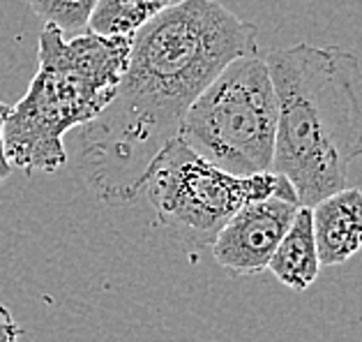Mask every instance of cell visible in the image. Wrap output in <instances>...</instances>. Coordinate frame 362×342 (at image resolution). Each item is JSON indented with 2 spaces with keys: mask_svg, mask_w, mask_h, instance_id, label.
<instances>
[{
  "mask_svg": "<svg viewBox=\"0 0 362 342\" xmlns=\"http://www.w3.org/2000/svg\"><path fill=\"white\" fill-rule=\"evenodd\" d=\"M259 28L215 0H180L132 38L107 109L81 125V160L95 195L125 204L157 151L178 137L189 104L238 58L254 56Z\"/></svg>",
  "mask_w": 362,
  "mask_h": 342,
  "instance_id": "6da1fadb",
  "label": "cell"
},
{
  "mask_svg": "<svg viewBox=\"0 0 362 342\" xmlns=\"http://www.w3.org/2000/svg\"><path fill=\"white\" fill-rule=\"evenodd\" d=\"M277 100L272 173L312 208L346 186L362 157V65L341 47L298 42L266 56Z\"/></svg>",
  "mask_w": 362,
  "mask_h": 342,
  "instance_id": "7a4b0ae2",
  "label": "cell"
},
{
  "mask_svg": "<svg viewBox=\"0 0 362 342\" xmlns=\"http://www.w3.org/2000/svg\"><path fill=\"white\" fill-rule=\"evenodd\" d=\"M132 38L90 30L65 35L51 23L40 33V67L25 95L10 107L3 142L12 166L56 173L67 162L65 135L111 104L125 74Z\"/></svg>",
  "mask_w": 362,
  "mask_h": 342,
  "instance_id": "3957f363",
  "label": "cell"
},
{
  "mask_svg": "<svg viewBox=\"0 0 362 342\" xmlns=\"http://www.w3.org/2000/svg\"><path fill=\"white\" fill-rule=\"evenodd\" d=\"M277 100L266 58L228 63L185 111L178 139L233 176L272 171Z\"/></svg>",
  "mask_w": 362,
  "mask_h": 342,
  "instance_id": "277c9868",
  "label": "cell"
},
{
  "mask_svg": "<svg viewBox=\"0 0 362 342\" xmlns=\"http://www.w3.org/2000/svg\"><path fill=\"white\" fill-rule=\"evenodd\" d=\"M141 192L150 199L157 220L197 248L213 245L231 215L250 201L272 195L298 201L291 183L279 173L233 176L203 160L178 137L169 139L150 160L139 178Z\"/></svg>",
  "mask_w": 362,
  "mask_h": 342,
  "instance_id": "5b68a950",
  "label": "cell"
},
{
  "mask_svg": "<svg viewBox=\"0 0 362 342\" xmlns=\"http://www.w3.org/2000/svg\"><path fill=\"white\" fill-rule=\"evenodd\" d=\"M298 208L296 199L281 195L245 204L210 245L215 261L233 275H256L268 270L272 252L288 232Z\"/></svg>",
  "mask_w": 362,
  "mask_h": 342,
  "instance_id": "8992f818",
  "label": "cell"
},
{
  "mask_svg": "<svg viewBox=\"0 0 362 342\" xmlns=\"http://www.w3.org/2000/svg\"><path fill=\"white\" fill-rule=\"evenodd\" d=\"M321 266H339L362 250V190L344 188L312 206Z\"/></svg>",
  "mask_w": 362,
  "mask_h": 342,
  "instance_id": "52a82bcc",
  "label": "cell"
},
{
  "mask_svg": "<svg viewBox=\"0 0 362 342\" xmlns=\"http://www.w3.org/2000/svg\"><path fill=\"white\" fill-rule=\"evenodd\" d=\"M268 270L281 285L293 289V292H305L319 278L321 261L314 241L312 208L307 206L298 208L288 232L279 241L277 250L272 252V257L268 261Z\"/></svg>",
  "mask_w": 362,
  "mask_h": 342,
  "instance_id": "ba28073f",
  "label": "cell"
},
{
  "mask_svg": "<svg viewBox=\"0 0 362 342\" xmlns=\"http://www.w3.org/2000/svg\"><path fill=\"white\" fill-rule=\"evenodd\" d=\"M171 0H97L86 28L104 38H134Z\"/></svg>",
  "mask_w": 362,
  "mask_h": 342,
  "instance_id": "9c48e42d",
  "label": "cell"
},
{
  "mask_svg": "<svg viewBox=\"0 0 362 342\" xmlns=\"http://www.w3.org/2000/svg\"><path fill=\"white\" fill-rule=\"evenodd\" d=\"M28 5L44 23L56 25L65 35H76L88 25L97 0H28Z\"/></svg>",
  "mask_w": 362,
  "mask_h": 342,
  "instance_id": "30bf717a",
  "label": "cell"
},
{
  "mask_svg": "<svg viewBox=\"0 0 362 342\" xmlns=\"http://www.w3.org/2000/svg\"><path fill=\"white\" fill-rule=\"evenodd\" d=\"M21 336V326L16 324L12 310L0 303V342H12Z\"/></svg>",
  "mask_w": 362,
  "mask_h": 342,
  "instance_id": "8fae6325",
  "label": "cell"
},
{
  "mask_svg": "<svg viewBox=\"0 0 362 342\" xmlns=\"http://www.w3.org/2000/svg\"><path fill=\"white\" fill-rule=\"evenodd\" d=\"M7 113H10V104L0 102V183L10 178L14 171V166L10 164V160H7V155H5V142H3V127H5Z\"/></svg>",
  "mask_w": 362,
  "mask_h": 342,
  "instance_id": "7c38bea8",
  "label": "cell"
},
{
  "mask_svg": "<svg viewBox=\"0 0 362 342\" xmlns=\"http://www.w3.org/2000/svg\"><path fill=\"white\" fill-rule=\"evenodd\" d=\"M12 342H19V340H12Z\"/></svg>",
  "mask_w": 362,
  "mask_h": 342,
  "instance_id": "4fadbf2b",
  "label": "cell"
}]
</instances>
